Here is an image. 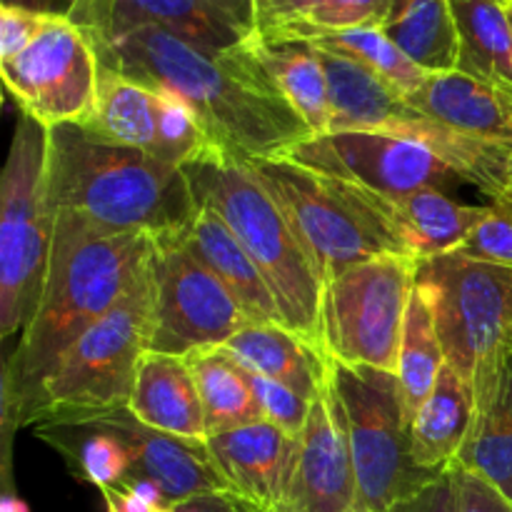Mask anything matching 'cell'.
<instances>
[{"mask_svg":"<svg viewBox=\"0 0 512 512\" xmlns=\"http://www.w3.org/2000/svg\"><path fill=\"white\" fill-rule=\"evenodd\" d=\"M95 48L100 63L125 78L178 95L198 118L210 148L235 160L278 158L313 135L245 45L208 55L148 25Z\"/></svg>","mask_w":512,"mask_h":512,"instance_id":"1","label":"cell"},{"mask_svg":"<svg viewBox=\"0 0 512 512\" xmlns=\"http://www.w3.org/2000/svg\"><path fill=\"white\" fill-rule=\"evenodd\" d=\"M155 240L138 233H105L58 213L48 283L38 313L20 333L3 368L5 438L30 425L40 390L63 355L128 293L150 260Z\"/></svg>","mask_w":512,"mask_h":512,"instance_id":"2","label":"cell"},{"mask_svg":"<svg viewBox=\"0 0 512 512\" xmlns=\"http://www.w3.org/2000/svg\"><path fill=\"white\" fill-rule=\"evenodd\" d=\"M48 200L55 215L155 243L185 235L198 215L183 168L98 140L83 125L48 128Z\"/></svg>","mask_w":512,"mask_h":512,"instance_id":"3","label":"cell"},{"mask_svg":"<svg viewBox=\"0 0 512 512\" xmlns=\"http://www.w3.org/2000/svg\"><path fill=\"white\" fill-rule=\"evenodd\" d=\"M183 173L198 208H213L260 268L285 328L323 350V280L275 195L260 183L248 163L213 148L185 165Z\"/></svg>","mask_w":512,"mask_h":512,"instance_id":"4","label":"cell"},{"mask_svg":"<svg viewBox=\"0 0 512 512\" xmlns=\"http://www.w3.org/2000/svg\"><path fill=\"white\" fill-rule=\"evenodd\" d=\"M153 255L128 293L58 363L30 423H88L128 408L153 328Z\"/></svg>","mask_w":512,"mask_h":512,"instance_id":"5","label":"cell"},{"mask_svg":"<svg viewBox=\"0 0 512 512\" xmlns=\"http://www.w3.org/2000/svg\"><path fill=\"white\" fill-rule=\"evenodd\" d=\"M48 200V128L20 115L0 178V338L38 313L55 238Z\"/></svg>","mask_w":512,"mask_h":512,"instance_id":"6","label":"cell"},{"mask_svg":"<svg viewBox=\"0 0 512 512\" xmlns=\"http://www.w3.org/2000/svg\"><path fill=\"white\" fill-rule=\"evenodd\" d=\"M330 385L348 430L358 483L355 510L388 512L448 473H428L413 460V420L398 375L330 358Z\"/></svg>","mask_w":512,"mask_h":512,"instance_id":"7","label":"cell"},{"mask_svg":"<svg viewBox=\"0 0 512 512\" xmlns=\"http://www.w3.org/2000/svg\"><path fill=\"white\" fill-rule=\"evenodd\" d=\"M248 165L285 210L323 280V288L353 265L378 255L405 253L393 230L345 180L330 178L280 155L250 160Z\"/></svg>","mask_w":512,"mask_h":512,"instance_id":"8","label":"cell"},{"mask_svg":"<svg viewBox=\"0 0 512 512\" xmlns=\"http://www.w3.org/2000/svg\"><path fill=\"white\" fill-rule=\"evenodd\" d=\"M418 265L413 255H378L325 283L320 303L325 355L335 363L395 373Z\"/></svg>","mask_w":512,"mask_h":512,"instance_id":"9","label":"cell"},{"mask_svg":"<svg viewBox=\"0 0 512 512\" xmlns=\"http://www.w3.org/2000/svg\"><path fill=\"white\" fill-rule=\"evenodd\" d=\"M438 328L445 363L473 383L475 373L512 355V270L440 255L415 280Z\"/></svg>","mask_w":512,"mask_h":512,"instance_id":"10","label":"cell"},{"mask_svg":"<svg viewBox=\"0 0 512 512\" xmlns=\"http://www.w3.org/2000/svg\"><path fill=\"white\" fill-rule=\"evenodd\" d=\"M153 328L148 353L180 355L200 348H223L250 325L233 295L200 263L180 238L155 243Z\"/></svg>","mask_w":512,"mask_h":512,"instance_id":"11","label":"cell"},{"mask_svg":"<svg viewBox=\"0 0 512 512\" xmlns=\"http://www.w3.org/2000/svg\"><path fill=\"white\" fill-rule=\"evenodd\" d=\"M0 75L20 115L45 128L83 125L98 95V48L65 15H53L23 53L0 60Z\"/></svg>","mask_w":512,"mask_h":512,"instance_id":"12","label":"cell"},{"mask_svg":"<svg viewBox=\"0 0 512 512\" xmlns=\"http://www.w3.org/2000/svg\"><path fill=\"white\" fill-rule=\"evenodd\" d=\"M280 158L345 180L375 195L405 198L425 188L445 190L463 175L420 140L373 130L310 135Z\"/></svg>","mask_w":512,"mask_h":512,"instance_id":"13","label":"cell"},{"mask_svg":"<svg viewBox=\"0 0 512 512\" xmlns=\"http://www.w3.org/2000/svg\"><path fill=\"white\" fill-rule=\"evenodd\" d=\"M355 505L353 455L328 370V383L310 403L308 423L293 440L275 512H353Z\"/></svg>","mask_w":512,"mask_h":512,"instance_id":"14","label":"cell"},{"mask_svg":"<svg viewBox=\"0 0 512 512\" xmlns=\"http://www.w3.org/2000/svg\"><path fill=\"white\" fill-rule=\"evenodd\" d=\"M95 420L108 423L130 448V475L115 490H128L163 512L198 495L230 490L205 440L160 433L140 423L128 408Z\"/></svg>","mask_w":512,"mask_h":512,"instance_id":"15","label":"cell"},{"mask_svg":"<svg viewBox=\"0 0 512 512\" xmlns=\"http://www.w3.org/2000/svg\"><path fill=\"white\" fill-rule=\"evenodd\" d=\"M148 25L208 55L230 53L260 33L255 0H118L103 43Z\"/></svg>","mask_w":512,"mask_h":512,"instance_id":"16","label":"cell"},{"mask_svg":"<svg viewBox=\"0 0 512 512\" xmlns=\"http://www.w3.org/2000/svg\"><path fill=\"white\" fill-rule=\"evenodd\" d=\"M408 103L433 123L512 153V90L468 73L428 75Z\"/></svg>","mask_w":512,"mask_h":512,"instance_id":"17","label":"cell"},{"mask_svg":"<svg viewBox=\"0 0 512 512\" xmlns=\"http://www.w3.org/2000/svg\"><path fill=\"white\" fill-rule=\"evenodd\" d=\"M355 190L363 203H368V208L393 230L405 253L420 263L453 253L488 213V205L458 203L438 188L418 190L405 198L375 195L363 188Z\"/></svg>","mask_w":512,"mask_h":512,"instance_id":"18","label":"cell"},{"mask_svg":"<svg viewBox=\"0 0 512 512\" xmlns=\"http://www.w3.org/2000/svg\"><path fill=\"white\" fill-rule=\"evenodd\" d=\"M293 440L268 420L208 435L210 455L233 493L265 512H275L283 495Z\"/></svg>","mask_w":512,"mask_h":512,"instance_id":"19","label":"cell"},{"mask_svg":"<svg viewBox=\"0 0 512 512\" xmlns=\"http://www.w3.org/2000/svg\"><path fill=\"white\" fill-rule=\"evenodd\" d=\"M475 418L455 465L512 503V355L475 373Z\"/></svg>","mask_w":512,"mask_h":512,"instance_id":"20","label":"cell"},{"mask_svg":"<svg viewBox=\"0 0 512 512\" xmlns=\"http://www.w3.org/2000/svg\"><path fill=\"white\" fill-rule=\"evenodd\" d=\"M128 410L148 428L188 440H208L203 403L180 355L145 353Z\"/></svg>","mask_w":512,"mask_h":512,"instance_id":"21","label":"cell"},{"mask_svg":"<svg viewBox=\"0 0 512 512\" xmlns=\"http://www.w3.org/2000/svg\"><path fill=\"white\" fill-rule=\"evenodd\" d=\"M185 245L228 288L250 323L283 325L280 308L263 273L213 208L200 205L193 225L185 233Z\"/></svg>","mask_w":512,"mask_h":512,"instance_id":"22","label":"cell"},{"mask_svg":"<svg viewBox=\"0 0 512 512\" xmlns=\"http://www.w3.org/2000/svg\"><path fill=\"white\" fill-rule=\"evenodd\" d=\"M243 368L285 385L313 403L328 383L330 358L285 325H245L223 345Z\"/></svg>","mask_w":512,"mask_h":512,"instance_id":"23","label":"cell"},{"mask_svg":"<svg viewBox=\"0 0 512 512\" xmlns=\"http://www.w3.org/2000/svg\"><path fill=\"white\" fill-rule=\"evenodd\" d=\"M160 103L163 98L158 90L145 88L100 63L95 108L83 128L105 143L143 150L160 158L163 155Z\"/></svg>","mask_w":512,"mask_h":512,"instance_id":"24","label":"cell"},{"mask_svg":"<svg viewBox=\"0 0 512 512\" xmlns=\"http://www.w3.org/2000/svg\"><path fill=\"white\" fill-rule=\"evenodd\" d=\"M475 418V390L445 363L433 393L413 418V460L428 473H445L458 460Z\"/></svg>","mask_w":512,"mask_h":512,"instance_id":"25","label":"cell"},{"mask_svg":"<svg viewBox=\"0 0 512 512\" xmlns=\"http://www.w3.org/2000/svg\"><path fill=\"white\" fill-rule=\"evenodd\" d=\"M245 50L313 135L328 133V80L313 45L303 40H265L258 33L245 43Z\"/></svg>","mask_w":512,"mask_h":512,"instance_id":"26","label":"cell"},{"mask_svg":"<svg viewBox=\"0 0 512 512\" xmlns=\"http://www.w3.org/2000/svg\"><path fill=\"white\" fill-rule=\"evenodd\" d=\"M380 30L428 75L458 70L460 35L450 0H395Z\"/></svg>","mask_w":512,"mask_h":512,"instance_id":"27","label":"cell"},{"mask_svg":"<svg viewBox=\"0 0 512 512\" xmlns=\"http://www.w3.org/2000/svg\"><path fill=\"white\" fill-rule=\"evenodd\" d=\"M460 35L458 70L512 90V28L498 0H450Z\"/></svg>","mask_w":512,"mask_h":512,"instance_id":"28","label":"cell"},{"mask_svg":"<svg viewBox=\"0 0 512 512\" xmlns=\"http://www.w3.org/2000/svg\"><path fill=\"white\" fill-rule=\"evenodd\" d=\"M185 363L198 385L208 435L263 420L245 368L228 348L193 350L185 355Z\"/></svg>","mask_w":512,"mask_h":512,"instance_id":"29","label":"cell"},{"mask_svg":"<svg viewBox=\"0 0 512 512\" xmlns=\"http://www.w3.org/2000/svg\"><path fill=\"white\" fill-rule=\"evenodd\" d=\"M38 438L58 450L75 475L103 488H123L130 475V448L103 420L40 423Z\"/></svg>","mask_w":512,"mask_h":512,"instance_id":"30","label":"cell"},{"mask_svg":"<svg viewBox=\"0 0 512 512\" xmlns=\"http://www.w3.org/2000/svg\"><path fill=\"white\" fill-rule=\"evenodd\" d=\"M443 368L445 350L440 345L433 313L428 308V300L423 298V293L415 285L408 318H405L403 343H400L398 353V370H395L410 420L418 415L425 400L430 398Z\"/></svg>","mask_w":512,"mask_h":512,"instance_id":"31","label":"cell"},{"mask_svg":"<svg viewBox=\"0 0 512 512\" xmlns=\"http://www.w3.org/2000/svg\"><path fill=\"white\" fill-rule=\"evenodd\" d=\"M308 43L358 60L375 75H380L385 83L400 90L405 98L420 90V85L428 78V73L420 70L380 28H350L338 30V33H323L315 35Z\"/></svg>","mask_w":512,"mask_h":512,"instance_id":"32","label":"cell"},{"mask_svg":"<svg viewBox=\"0 0 512 512\" xmlns=\"http://www.w3.org/2000/svg\"><path fill=\"white\" fill-rule=\"evenodd\" d=\"M395 0H323L303 20L260 33L265 40H313L315 35L350 28H380Z\"/></svg>","mask_w":512,"mask_h":512,"instance_id":"33","label":"cell"},{"mask_svg":"<svg viewBox=\"0 0 512 512\" xmlns=\"http://www.w3.org/2000/svg\"><path fill=\"white\" fill-rule=\"evenodd\" d=\"M448 255L512 270V210L508 205L493 200V205H488L485 218Z\"/></svg>","mask_w":512,"mask_h":512,"instance_id":"34","label":"cell"},{"mask_svg":"<svg viewBox=\"0 0 512 512\" xmlns=\"http://www.w3.org/2000/svg\"><path fill=\"white\" fill-rule=\"evenodd\" d=\"M245 375H248V383L260 405L263 420L273 423L275 428H280L290 438H298L303 433L305 423H308L310 400L300 398L298 393H293L285 385L275 383V380L263 378L258 373H250L248 368H245Z\"/></svg>","mask_w":512,"mask_h":512,"instance_id":"35","label":"cell"},{"mask_svg":"<svg viewBox=\"0 0 512 512\" xmlns=\"http://www.w3.org/2000/svg\"><path fill=\"white\" fill-rule=\"evenodd\" d=\"M50 18L53 13H40V10L10 3L0 5V60H10L23 53Z\"/></svg>","mask_w":512,"mask_h":512,"instance_id":"36","label":"cell"},{"mask_svg":"<svg viewBox=\"0 0 512 512\" xmlns=\"http://www.w3.org/2000/svg\"><path fill=\"white\" fill-rule=\"evenodd\" d=\"M453 512H512V503L503 493L480 480L478 475L453 465Z\"/></svg>","mask_w":512,"mask_h":512,"instance_id":"37","label":"cell"},{"mask_svg":"<svg viewBox=\"0 0 512 512\" xmlns=\"http://www.w3.org/2000/svg\"><path fill=\"white\" fill-rule=\"evenodd\" d=\"M118 0H75L73 8L68 10L65 18L73 25H78L83 33L93 38V43H103L108 38L110 18Z\"/></svg>","mask_w":512,"mask_h":512,"instance_id":"38","label":"cell"},{"mask_svg":"<svg viewBox=\"0 0 512 512\" xmlns=\"http://www.w3.org/2000/svg\"><path fill=\"white\" fill-rule=\"evenodd\" d=\"M323 0H255L258 10V30L270 33L275 28L303 20L310 10H315Z\"/></svg>","mask_w":512,"mask_h":512,"instance_id":"39","label":"cell"},{"mask_svg":"<svg viewBox=\"0 0 512 512\" xmlns=\"http://www.w3.org/2000/svg\"><path fill=\"white\" fill-rule=\"evenodd\" d=\"M455 498H453V473L440 475L435 483L415 493L413 498L403 500V503L393 505L388 512H453Z\"/></svg>","mask_w":512,"mask_h":512,"instance_id":"40","label":"cell"},{"mask_svg":"<svg viewBox=\"0 0 512 512\" xmlns=\"http://www.w3.org/2000/svg\"><path fill=\"white\" fill-rule=\"evenodd\" d=\"M168 512H265L255 503L245 500L243 495L233 493V490H215V493L198 495L185 503L173 505Z\"/></svg>","mask_w":512,"mask_h":512,"instance_id":"41","label":"cell"},{"mask_svg":"<svg viewBox=\"0 0 512 512\" xmlns=\"http://www.w3.org/2000/svg\"><path fill=\"white\" fill-rule=\"evenodd\" d=\"M100 495H103L108 512H163V510L153 508L150 503H145V500H140L138 495L128 493V490L103 488L100 490Z\"/></svg>","mask_w":512,"mask_h":512,"instance_id":"42","label":"cell"},{"mask_svg":"<svg viewBox=\"0 0 512 512\" xmlns=\"http://www.w3.org/2000/svg\"><path fill=\"white\" fill-rule=\"evenodd\" d=\"M10 5H23V8L40 10V13H53V15H68L73 8L75 0H3Z\"/></svg>","mask_w":512,"mask_h":512,"instance_id":"43","label":"cell"},{"mask_svg":"<svg viewBox=\"0 0 512 512\" xmlns=\"http://www.w3.org/2000/svg\"><path fill=\"white\" fill-rule=\"evenodd\" d=\"M493 200H500V203H510L512 205V153L505 160L503 168V185H500V193L495 195Z\"/></svg>","mask_w":512,"mask_h":512,"instance_id":"44","label":"cell"},{"mask_svg":"<svg viewBox=\"0 0 512 512\" xmlns=\"http://www.w3.org/2000/svg\"><path fill=\"white\" fill-rule=\"evenodd\" d=\"M3 512H28V510H25V505L20 503L18 498H13V493H8L3 500Z\"/></svg>","mask_w":512,"mask_h":512,"instance_id":"45","label":"cell"},{"mask_svg":"<svg viewBox=\"0 0 512 512\" xmlns=\"http://www.w3.org/2000/svg\"><path fill=\"white\" fill-rule=\"evenodd\" d=\"M508 18H510V28H512V5H508Z\"/></svg>","mask_w":512,"mask_h":512,"instance_id":"46","label":"cell"},{"mask_svg":"<svg viewBox=\"0 0 512 512\" xmlns=\"http://www.w3.org/2000/svg\"><path fill=\"white\" fill-rule=\"evenodd\" d=\"M498 3H503V5H510V3H512V0H498Z\"/></svg>","mask_w":512,"mask_h":512,"instance_id":"47","label":"cell"},{"mask_svg":"<svg viewBox=\"0 0 512 512\" xmlns=\"http://www.w3.org/2000/svg\"><path fill=\"white\" fill-rule=\"evenodd\" d=\"M498 203H500V200H498ZM503 205H508V208H510V210H512V205H510V203H503Z\"/></svg>","mask_w":512,"mask_h":512,"instance_id":"48","label":"cell"},{"mask_svg":"<svg viewBox=\"0 0 512 512\" xmlns=\"http://www.w3.org/2000/svg\"><path fill=\"white\" fill-rule=\"evenodd\" d=\"M353 512H363V510H353Z\"/></svg>","mask_w":512,"mask_h":512,"instance_id":"49","label":"cell"},{"mask_svg":"<svg viewBox=\"0 0 512 512\" xmlns=\"http://www.w3.org/2000/svg\"><path fill=\"white\" fill-rule=\"evenodd\" d=\"M510 5H512V3H510Z\"/></svg>","mask_w":512,"mask_h":512,"instance_id":"50","label":"cell"}]
</instances>
